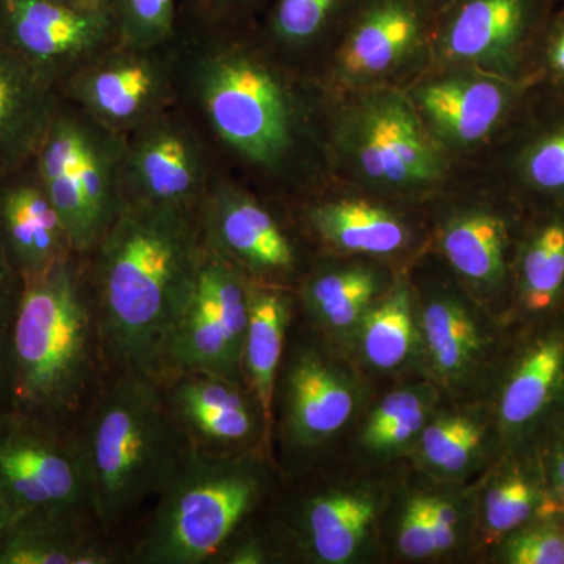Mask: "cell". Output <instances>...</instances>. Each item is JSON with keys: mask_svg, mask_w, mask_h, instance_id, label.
<instances>
[{"mask_svg": "<svg viewBox=\"0 0 564 564\" xmlns=\"http://www.w3.org/2000/svg\"><path fill=\"white\" fill-rule=\"evenodd\" d=\"M306 228L326 247L345 252L391 254L406 243V229L393 215L362 202H310Z\"/></svg>", "mask_w": 564, "mask_h": 564, "instance_id": "22", "label": "cell"}, {"mask_svg": "<svg viewBox=\"0 0 564 564\" xmlns=\"http://www.w3.org/2000/svg\"><path fill=\"white\" fill-rule=\"evenodd\" d=\"M270 0H177L180 33L242 31L254 28V20Z\"/></svg>", "mask_w": 564, "mask_h": 564, "instance_id": "34", "label": "cell"}, {"mask_svg": "<svg viewBox=\"0 0 564 564\" xmlns=\"http://www.w3.org/2000/svg\"><path fill=\"white\" fill-rule=\"evenodd\" d=\"M417 2L421 3V6H422V3H426V2H429V0H417ZM430 2H434V0H430Z\"/></svg>", "mask_w": 564, "mask_h": 564, "instance_id": "47", "label": "cell"}, {"mask_svg": "<svg viewBox=\"0 0 564 564\" xmlns=\"http://www.w3.org/2000/svg\"><path fill=\"white\" fill-rule=\"evenodd\" d=\"M292 289L248 281V326L242 352V380L256 397L270 437L273 393L288 345L296 300ZM273 452V451H272Z\"/></svg>", "mask_w": 564, "mask_h": 564, "instance_id": "20", "label": "cell"}, {"mask_svg": "<svg viewBox=\"0 0 564 564\" xmlns=\"http://www.w3.org/2000/svg\"><path fill=\"white\" fill-rule=\"evenodd\" d=\"M422 28L417 0H369L340 52L348 74L383 73L410 51Z\"/></svg>", "mask_w": 564, "mask_h": 564, "instance_id": "21", "label": "cell"}, {"mask_svg": "<svg viewBox=\"0 0 564 564\" xmlns=\"http://www.w3.org/2000/svg\"><path fill=\"white\" fill-rule=\"evenodd\" d=\"M282 541L310 562L350 563L378 513L372 492L328 488L296 492L284 503Z\"/></svg>", "mask_w": 564, "mask_h": 564, "instance_id": "17", "label": "cell"}, {"mask_svg": "<svg viewBox=\"0 0 564 564\" xmlns=\"http://www.w3.org/2000/svg\"><path fill=\"white\" fill-rule=\"evenodd\" d=\"M129 538L106 532L91 508L11 516L0 564H128Z\"/></svg>", "mask_w": 564, "mask_h": 564, "instance_id": "15", "label": "cell"}, {"mask_svg": "<svg viewBox=\"0 0 564 564\" xmlns=\"http://www.w3.org/2000/svg\"><path fill=\"white\" fill-rule=\"evenodd\" d=\"M155 380L195 451H265L272 455V437L261 404L243 381L202 370Z\"/></svg>", "mask_w": 564, "mask_h": 564, "instance_id": "14", "label": "cell"}, {"mask_svg": "<svg viewBox=\"0 0 564 564\" xmlns=\"http://www.w3.org/2000/svg\"><path fill=\"white\" fill-rule=\"evenodd\" d=\"M347 0H270L265 21L256 25L259 41L272 54L291 57L315 46L343 11ZM278 57V58H280Z\"/></svg>", "mask_w": 564, "mask_h": 564, "instance_id": "30", "label": "cell"}, {"mask_svg": "<svg viewBox=\"0 0 564 564\" xmlns=\"http://www.w3.org/2000/svg\"><path fill=\"white\" fill-rule=\"evenodd\" d=\"M350 375L318 340H291L273 393V423L293 463L310 462L343 432L356 410Z\"/></svg>", "mask_w": 564, "mask_h": 564, "instance_id": "11", "label": "cell"}, {"mask_svg": "<svg viewBox=\"0 0 564 564\" xmlns=\"http://www.w3.org/2000/svg\"><path fill=\"white\" fill-rule=\"evenodd\" d=\"M538 518L547 519L564 516V429L556 436L551 459H549L547 489L536 507Z\"/></svg>", "mask_w": 564, "mask_h": 564, "instance_id": "40", "label": "cell"}, {"mask_svg": "<svg viewBox=\"0 0 564 564\" xmlns=\"http://www.w3.org/2000/svg\"><path fill=\"white\" fill-rule=\"evenodd\" d=\"M95 513L107 533L133 527L195 452L159 381L110 372L76 430Z\"/></svg>", "mask_w": 564, "mask_h": 564, "instance_id": "4", "label": "cell"}, {"mask_svg": "<svg viewBox=\"0 0 564 564\" xmlns=\"http://www.w3.org/2000/svg\"><path fill=\"white\" fill-rule=\"evenodd\" d=\"M206 250L250 282L291 289L302 269V252L291 229L250 185L218 174L196 210Z\"/></svg>", "mask_w": 564, "mask_h": 564, "instance_id": "9", "label": "cell"}, {"mask_svg": "<svg viewBox=\"0 0 564 564\" xmlns=\"http://www.w3.org/2000/svg\"><path fill=\"white\" fill-rule=\"evenodd\" d=\"M364 359L378 370L400 369L414 355L419 333L413 302L406 289H399L367 310L358 329Z\"/></svg>", "mask_w": 564, "mask_h": 564, "instance_id": "28", "label": "cell"}, {"mask_svg": "<svg viewBox=\"0 0 564 564\" xmlns=\"http://www.w3.org/2000/svg\"><path fill=\"white\" fill-rule=\"evenodd\" d=\"M432 370L444 384L463 386L477 372L486 340L477 317L459 300L436 299L421 315Z\"/></svg>", "mask_w": 564, "mask_h": 564, "instance_id": "23", "label": "cell"}, {"mask_svg": "<svg viewBox=\"0 0 564 564\" xmlns=\"http://www.w3.org/2000/svg\"><path fill=\"white\" fill-rule=\"evenodd\" d=\"M24 278L11 265L0 248V332H9L24 293Z\"/></svg>", "mask_w": 564, "mask_h": 564, "instance_id": "41", "label": "cell"}, {"mask_svg": "<svg viewBox=\"0 0 564 564\" xmlns=\"http://www.w3.org/2000/svg\"><path fill=\"white\" fill-rule=\"evenodd\" d=\"M552 51H554L552 52V61H554L555 68L564 73V31L556 39L554 50Z\"/></svg>", "mask_w": 564, "mask_h": 564, "instance_id": "44", "label": "cell"}, {"mask_svg": "<svg viewBox=\"0 0 564 564\" xmlns=\"http://www.w3.org/2000/svg\"><path fill=\"white\" fill-rule=\"evenodd\" d=\"M58 104L52 85L0 46V177L35 159Z\"/></svg>", "mask_w": 564, "mask_h": 564, "instance_id": "19", "label": "cell"}, {"mask_svg": "<svg viewBox=\"0 0 564 564\" xmlns=\"http://www.w3.org/2000/svg\"><path fill=\"white\" fill-rule=\"evenodd\" d=\"M220 173L209 140L177 104L126 135L122 204L196 214Z\"/></svg>", "mask_w": 564, "mask_h": 564, "instance_id": "7", "label": "cell"}, {"mask_svg": "<svg viewBox=\"0 0 564 564\" xmlns=\"http://www.w3.org/2000/svg\"><path fill=\"white\" fill-rule=\"evenodd\" d=\"M444 251L456 272L477 285H494L503 274L505 229L499 218L469 214L444 234Z\"/></svg>", "mask_w": 564, "mask_h": 564, "instance_id": "29", "label": "cell"}, {"mask_svg": "<svg viewBox=\"0 0 564 564\" xmlns=\"http://www.w3.org/2000/svg\"><path fill=\"white\" fill-rule=\"evenodd\" d=\"M399 549L408 558H429L440 554L430 524L425 497H415L404 508L399 530Z\"/></svg>", "mask_w": 564, "mask_h": 564, "instance_id": "38", "label": "cell"}, {"mask_svg": "<svg viewBox=\"0 0 564 564\" xmlns=\"http://www.w3.org/2000/svg\"><path fill=\"white\" fill-rule=\"evenodd\" d=\"M377 291L378 280L369 270H318L304 278L295 295L311 328L340 340L356 333Z\"/></svg>", "mask_w": 564, "mask_h": 564, "instance_id": "24", "label": "cell"}, {"mask_svg": "<svg viewBox=\"0 0 564 564\" xmlns=\"http://www.w3.org/2000/svg\"><path fill=\"white\" fill-rule=\"evenodd\" d=\"M503 558L511 564H564V530L555 524L521 530L505 543Z\"/></svg>", "mask_w": 564, "mask_h": 564, "instance_id": "36", "label": "cell"}, {"mask_svg": "<svg viewBox=\"0 0 564 564\" xmlns=\"http://www.w3.org/2000/svg\"><path fill=\"white\" fill-rule=\"evenodd\" d=\"M358 159L367 176L386 184H419L440 176V159L421 122L395 99L377 104L364 118Z\"/></svg>", "mask_w": 564, "mask_h": 564, "instance_id": "18", "label": "cell"}, {"mask_svg": "<svg viewBox=\"0 0 564 564\" xmlns=\"http://www.w3.org/2000/svg\"><path fill=\"white\" fill-rule=\"evenodd\" d=\"M564 373V336L551 334L534 344L519 361L500 399V422L518 430L538 417Z\"/></svg>", "mask_w": 564, "mask_h": 564, "instance_id": "27", "label": "cell"}, {"mask_svg": "<svg viewBox=\"0 0 564 564\" xmlns=\"http://www.w3.org/2000/svg\"><path fill=\"white\" fill-rule=\"evenodd\" d=\"M536 492L519 474H511L492 486L485 497L484 518L489 534L510 533L529 521L538 507Z\"/></svg>", "mask_w": 564, "mask_h": 564, "instance_id": "35", "label": "cell"}, {"mask_svg": "<svg viewBox=\"0 0 564 564\" xmlns=\"http://www.w3.org/2000/svg\"><path fill=\"white\" fill-rule=\"evenodd\" d=\"M434 400H436V392L430 386H415V388H404L389 393L370 415L362 436L380 432L386 426L402 421L417 411L433 408Z\"/></svg>", "mask_w": 564, "mask_h": 564, "instance_id": "37", "label": "cell"}, {"mask_svg": "<svg viewBox=\"0 0 564 564\" xmlns=\"http://www.w3.org/2000/svg\"><path fill=\"white\" fill-rule=\"evenodd\" d=\"M124 133L111 131L61 98L33 162L68 229L76 254H87L124 206Z\"/></svg>", "mask_w": 564, "mask_h": 564, "instance_id": "6", "label": "cell"}, {"mask_svg": "<svg viewBox=\"0 0 564 564\" xmlns=\"http://www.w3.org/2000/svg\"><path fill=\"white\" fill-rule=\"evenodd\" d=\"M121 44L172 46L180 36L177 0H101Z\"/></svg>", "mask_w": 564, "mask_h": 564, "instance_id": "32", "label": "cell"}, {"mask_svg": "<svg viewBox=\"0 0 564 564\" xmlns=\"http://www.w3.org/2000/svg\"><path fill=\"white\" fill-rule=\"evenodd\" d=\"M0 248L25 282L76 254L33 161L0 177Z\"/></svg>", "mask_w": 564, "mask_h": 564, "instance_id": "16", "label": "cell"}, {"mask_svg": "<svg viewBox=\"0 0 564 564\" xmlns=\"http://www.w3.org/2000/svg\"><path fill=\"white\" fill-rule=\"evenodd\" d=\"M11 519V511L2 502H0V543H2L3 533Z\"/></svg>", "mask_w": 564, "mask_h": 564, "instance_id": "45", "label": "cell"}, {"mask_svg": "<svg viewBox=\"0 0 564 564\" xmlns=\"http://www.w3.org/2000/svg\"><path fill=\"white\" fill-rule=\"evenodd\" d=\"M426 511H429L430 524H432L434 541L437 552H445L454 547L456 543V525L458 513L454 505L441 499L425 497Z\"/></svg>", "mask_w": 564, "mask_h": 564, "instance_id": "42", "label": "cell"}, {"mask_svg": "<svg viewBox=\"0 0 564 564\" xmlns=\"http://www.w3.org/2000/svg\"><path fill=\"white\" fill-rule=\"evenodd\" d=\"M529 173L540 187L564 191V132L545 140L533 151Z\"/></svg>", "mask_w": 564, "mask_h": 564, "instance_id": "39", "label": "cell"}, {"mask_svg": "<svg viewBox=\"0 0 564 564\" xmlns=\"http://www.w3.org/2000/svg\"><path fill=\"white\" fill-rule=\"evenodd\" d=\"M524 300L532 311L555 302L564 282V228L552 225L530 245L522 265Z\"/></svg>", "mask_w": 564, "mask_h": 564, "instance_id": "33", "label": "cell"}, {"mask_svg": "<svg viewBox=\"0 0 564 564\" xmlns=\"http://www.w3.org/2000/svg\"><path fill=\"white\" fill-rule=\"evenodd\" d=\"M9 339L14 408L74 432L110 373L84 256L25 282Z\"/></svg>", "mask_w": 564, "mask_h": 564, "instance_id": "3", "label": "cell"}, {"mask_svg": "<svg viewBox=\"0 0 564 564\" xmlns=\"http://www.w3.org/2000/svg\"><path fill=\"white\" fill-rule=\"evenodd\" d=\"M14 408L13 362L9 332H0V411Z\"/></svg>", "mask_w": 564, "mask_h": 564, "instance_id": "43", "label": "cell"}, {"mask_svg": "<svg viewBox=\"0 0 564 564\" xmlns=\"http://www.w3.org/2000/svg\"><path fill=\"white\" fill-rule=\"evenodd\" d=\"M422 110L448 140L474 143L488 135L499 121L505 95L488 80H445L419 93Z\"/></svg>", "mask_w": 564, "mask_h": 564, "instance_id": "25", "label": "cell"}, {"mask_svg": "<svg viewBox=\"0 0 564 564\" xmlns=\"http://www.w3.org/2000/svg\"><path fill=\"white\" fill-rule=\"evenodd\" d=\"M484 440V430L469 415H444L426 423L421 433L422 463L430 470L454 477L466 473L477 458Z\"/></svg>", "mask_w": 564, "mask_h": 564, "instance_id": "31", "label": "cell"}, {"mask_svg": "<svg viewBox=\"0 0 564 564\" xmlns=\"http://www.w3.org/2000/svg\"><path fill=\"white\" fill-rule=\"evenodd\" d=\"M196 214L124 204L84 256L110 372L155 377L202 261Z\"/></svg>", "mask_w": 564, "mask_h": 564, "instance_id": "2", "label": "cell"}, {"mask_svg": "<svg viewBox=\"0 0 564 564\" xmlns=\"http://www.w3.org/2000/svg\"><path fill=\"white\" fill-rule=\"evenodd\" d=\"M58 95L111 131L128 135L180 104L176 43H118L69 77Z\"/></svg>", "mask_w": 564, "mask_h": 564, "instance_id": "12", "label": "cell"}, {"mask_svg": "<svg viewBox=\"0 0 564 564\" xmlns=\"http://www.w3.org/2000/svg\"><path fill=\"white\" fill-rule=\"evenodd\" d=\"M247 326V278L204 248L195 281L173 323L154 378L202 370L243 381Z\"/></svg>", "mask_w": 564, "mask_h": 564, "instance_id": "8", "label": "cell"}, {"mask_svg": "<svg viewBox=\"0 0 564 564\" xmlns=\"http://www.w3.org/2000/svg\"><path fill=\"white\" fill-rule=\"evenodd\" d=\"M265 451H195L129 538L128 564H215L269 496Z\"/></svg>", "mask_w": 564, "mask_h": 564, "instance_id": "5", "label": "cell"}, {"mask_svg": "<svg viewBox=\"0 0 564 564\" xmlns=\"http://www.w3.org/2000/svg\"><path fill=\"white\" fill-rule=\"evenodd\" d=\"M254 28L180 33L177 88L182 109L209 140L223 172L247 185L276 184L295 172L306 109Z\"/></svg>", "mask_w": 564, "mask_h": 564, "instance_id": "1", "label": "cell"}, {"mask_svg": "<svg viewBox=\"0 0 564 564\" xmlns=\"http://www.w3.org/2000/svg\"><path fill=\"white\" fill-rule=\"evenodd\" d=\"M0 502L11 516L93 508L76 433L17 408L0 411Z\"/></svg>", "mask_w": 564, "mask_h": 564, "instance_id": "10", "label": "cell"}, {"mask_svg": "<svg viewBox=\"0 0 564 564\" xmlns=\"http://www.w3.org/2000/svg\"><path fill=\"white\" fill-rule=\"evenodd\" d=\"M54 2L68 3L74 7H102L101 0H54Z\"/></svg>", "mask_w": 564, "mask_h": 564, "instance_id": "46", "label": "cell"}, {"mask_svg": "<svg viewBox=\"0 0 564 564\" xmlns=\"http://www.w3.org/2000/svg\"><path fill=\"white\" fill-rule=\"evenodd\" d=\"M529 0H458L445 28L448 55L480 61L513 46L524 29Z\"/></svg>", "mask_w": 564, "mask_h": 564, "instance_id": "26", "label": "cell"}, {"mask_svg": "<svg viewBox=\"0 0 564 564\" xmlns=\"http://www.w3.org/2000/svg\"><path fill=\"white\" fill-rule=\"evenodd\" d=\"M118 43L117 29L102 7L0 0V46L28 63L57 91Z\"/></svg>", "mask_w": 564, "mask_h": 564, "instance_id": "13", "label": "cell"}]
</instances>
